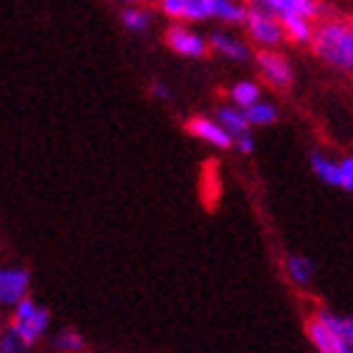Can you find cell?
Returning a JSON list of instances; mask_svg holds the SVG:
<instances>
[{"instance_id":"3","label":"cell","mask_w":353,"mask_h":353,"mask_svg":"<svg viewBox=\"0 0 353 353\" xmlns=\"http://www.w3.org/2000/svg\"><path fill=\"white\" fill-rule=\"evenodd\" d=\"M51 325H53L51 310L46 308L43 303H38L33 295L23 298L18 305H13L10 316H8V328L13 333H18L33 348L51 336Z\"/></svg>"},{"instance_id":"6","label":"cell","mask_w":353,"mask_h":353,"mask_svg":"<svg viewBox=\"0 0 353 353\" xmlns=\"http://www.w3.org/2000/svg\"><path fill=\"white\" fill-rule=\"evenodd\" d=\"M252 61H255L260 79L268 86L278 88V91H285V88L293 86L295 81L293 63H290V59L280 48H258V51L252 53Z\"/></svg>"},{"instance_id":"5","label":"cell","mask_w":353,"mask_h":353,"mask_svg":"<svg viewBox=\"0 0 353 353\" xmlns=\"http://www.w3.org/2000/svg\"><path fill=\"white\" fill-rule=\"evenodd\" d=\"M164 46L170 48L174 56L179 59H190V61H202L210 56V41H207L205 33L190 28L187 23H172L164 28Z\"/></svg>"},{"instance_id":"1","label":"cell","mask_w":353,"mask_h":353,"mask_svg":"<svg viewBox=\"0 0 353 353\" xmlns=\"http://www.w3.org/2000/svg\"><path fill=\"white\" fill-rule=\"evenodd\" d=\"M310 48L325 66L353 74V26L346 18L325 15L316 23Z\"/></svg>"},{"instance_id":"11","label":"cell","mask_w":353,"mask_h":353,"mask_svg":"<svg viewBox=\"0 0 353 353\" xmlns=\"http://www.w3.org/2000/svg\"><path fill=\"white\" fill-rule=\"evenodd\" d=\"M207 41H210V51L228 63H248L252 59L250 41L232 33L230 28H217L207 33Z\"/></svg>"},{"instance_id":"23","label":"cell","mask_w":353,"mask_h":353,"mask_svg":"<svg viewBox=\"0 0 353 353\" xmlns=\"http://www.w3.org/2000/svg\"><path fill=\"white\" fill-rule=\"evenodd\" d=\"M149 94L154 96L157 101H172V88L164 81H152L149 83Z\"/></svg>"},{"instance_id":"25","label":"cell","mask_w":353,"mask_h":353,"mask_svg":"<svg viewBox=\"0 0 353 353\" xmlns=\"http://www.w3.org/2000/svg\"><path fill=\"white\" fill-rule=\"evenodd\" d=\"M114 3H119V6H132V3H137V0H114Z\"/></svg>"},{"instance_id":"10","label":"cell","mask_w":353,"mask_h":353,"mask_svg":"<svg viewBox=\"0 0 353 353\" xmlns=\"http://www.w3.org/2000/svg\"><path fill=\"white\" fill-rule=\"evenodd\" d=\"M184 132L190 134L192 139L202 141V144L217 149V152L235 149V141L225 132V126L214 117H207V114H192V117L184 121Z\"/></svg>"},{"instance_id":"21","label":"cell","mask_w":353,"mask_h":353,"mask_svg":"<svg viewBox=\"0 0 353 353\" xmlns=\"http://www.w3.org/2000/svg\"><path fill=\"white\" fill-rule=\"evenodd\" d=\"M0 353H33V346L13 333L10 328H6V333L0 336Z\"/></svg>"},{"instance_id":"19","label":"cell","mask_w":353,"mask_h":353,"mask_svg":"<svg viewBox=\"0 0 353 353\" xmlns=\"http://www.w3.org/2000/svg\"><path fill=\"white\" fill-rule=\"evenodd\" d=\"M245 13H248V3L243 0H214V18L212 21L222 26H243Z\"/></svg>"},{"instance_id":"26","label":"cell","mask_w":353,"mask_h":353,"mask_svg":"<svg viewBox=\"0 0 353 353\" xmlns=\"http://www.w3.org/2000/svg\"><path fill=\"white\" fill-rule=\"evenodd\" d=\"M348 21H351V23H353V8H351V15H348Z\"/></svg>"},{"instance_id":"15","label":"cell","mask_w":353,"mask_h":353,"mask_svg":"<svg viewBox=\"0 0 353 353\" xmlns=\"http://www.w3.org/2000/svg\"><path fill=\"white\" fill-rule=\"evenodd\" d=\"M48 348L51 353H86L88 351V341L79 328L74 325H66V328H59L56 333L48 336Z\"/></svg>"},{"instance_id":"22","label":"cell","mask_w":353,"mask_h":353,"mask_svg":"<svg viewBox=\"0 0 353 353\" xmlns=\"http://www.w3.org/2000/svg\"><path fill=\"white\" fill-rule=\"evenodd\" d=\"M341 162V190H346L353 194V154L339 159Z\"/></svg>"},{"instance_id":"27","label":"cell","mask_w":353,"mask_h":353,"mask_svg":"<svg viewBox=\"0 0 353 353\" xmlns=\"http://www.w3.org/2000/svg\"><path fill=\"white\" fill-rule=\"evenodd\" d=\"M137 3H152V0H137Z\"/></svg>"},{"instance_id":"9","label":"cell","mask_w":353,"mask_h":353,"mask_svg":"<svg viewBox=\"0 0 353 353\" xmlns=\"http://www.w3.org/2000/svg\"><path fill=\"white\" fill-rule=\"evenodd\" d=\"M159 13L172 23H210L214 18V0H154Z\"/></svg>"},{"instance_id":"18","label":"cell","mask_w":353,"mask_h":353,"mask_svg":"<svg viewBox=\"0 0 353 353\" xmlns=\"http://www.w3.org/2000/svg\"><path fill=\"white\" fill-rule=\"evenodd\" d=\"M228 99L230 103H235L240 109H248V106H252L255 101L263 99V86L255 79H240V81H235L230 86Z\"/></svg>"},{"instance_id":"4","label":"cell","mask_w":353,"mask_h":353,"mask_svg":"<svg viewBox=\"0 0 353 353\" xmlns=\"http://www.w3.org/2000/svg\"><path fill=\"white\" fill-rule=\"evenodd\" d=\"M243 28L248 41L255 48H280L283 43H288L283 21L275 13H270V10L255 6V3H248Z\"/></svg>"},{"instance_id":"28","label":"cell","mask_w":353,"mask_h":353,"mask_svg":"<svg viewBox=\"0 0 353 353\" xmlns=\"http://www.w3.org/2000/svg\"><path fill=\"white\" fill-rule=\"evenodd\" d=\"M316 353H325V351H316Z\"/></svg>"},{"instance_id":"24","label":"cell","mask_w":353,"mask_h":353,"mask_svg":"<svg viewBox=\"0 0 353 353\" xmlns=\"http://www.w3.org/2000/svg\"><path fill=\"white\" fill-rule=\"evenodd\" d=\"M6 328H8V318H3V316H0V336H3V333H6Z\"/></svg>"},{"instance_id":"2","label":"cell","mask_w":353,"mask_h":353,"mask_svg":"<svg viewBox=\"0 0 353 353\" xmlns=\"http://www.w3.org/2000/svg\"><path fill=\"white\" fill-rule=\"evenodd\" d=\"M305 336L316 351L353 353V318L321 308L305 321Z\"/></svg>"},{"instance_id":"12","label":"cell","mask_w":353,"mask_h":353,"mask_svg":"<svg viewBox=\"0 0 353 353\" xmlns=\"http://www.w3.org/2000/svg\"><path fill=\"white\" fill-rule=\"evenodd\" d=\"M255 6L265 8L275 13L278 18H288V15H305L313 21H321L328 15V8L321 0H250Z\"/></svg>"},{"instance_id":"17","label":"cell","mask_w":353,"mask_h":353,"mask_svg":"<svg viewBox=\"0 0 353 353\" xmlns=\"http://www.w3.org/2000/svg\"><path fill=\"white\" fill-rule=\"evenodd\" d=\"M308 162H310L313 174H316L321 182L328 184V187H339L341 190V162L339 159H331V157L323 154V152H310Z\"/></svg>"},{"instance_id":"16","label":"cell","mask_w":353,"mask_h":353,"mask_svg":"<svg viewBox=\"0 0 353 353\" xmlns=\"http://www.w3.org/2000/svg\"><path fill=\"white\" fill-rule=\"evenodd\" d=\"M280 21H283V28H285L288 43L310 46V41H313V30H316L318 21L305 18V15H288V18H280Z\"/></svg>"},{"instance_id":"14","label":"cell","mask_w":353,"mask_h":353,"mask_svg":"<svg viewBox=\"0 0 353 353\" xmlns=\"http://www.w3.org/2000/svg\"><path fill=\"white\" fill-rule=\"evenodd\" d=\"M119 21H121L126 33H132V36H147L149 30L154 28V13L144 3L124 6L119 10Z\"/></svg>"},{"instance_id":"20","label":"cell","mask_w":353,"mask_h":353,"mask_svg":"<svg viewBox=\"0 0 353 353\" xmlns=\"http://www.w3.org/2000/svg\"><path fill=\"white\" fill-rule=\"evenodd\" d=\"M245 117H248V121H250V126L255 129V126H270L278 121V106L272 101H265V99H260V101H255L252 106H248L245 109Z\"/></svg>"},{"instance_id":"13","label":"cell","mask_w":353,"mask_h":353,"mask_svg":"<svg viewBox=\"0 0 353 353\" xmlns=\"http://www.w3.org/2000/svg\"><path fill=\"white\" fill-rule=\"evenodd\" d=\"M283 270H285V278L290 280V285L295 288H310L313 280H316V263L308 258V255H301V252H290L283 260Z\"/></svg>"},{"instance_id":"8","label":"cell","mask_w":353,"mask_h":353,"mask_svg":"<svg viewBox=\"0 0 353 353\" xmlns=\"http://www.w3.org/2000/svg\"><path fill=\"white\" fill-rule=\"evenodd\" d=\"M214 119L225 126V132L232 137L235 141V149L240 154H252V149H255V137H252V126L245 117V109L235 106V103H220L217 109H214Z\"/></svg>"},{"instance_id":"7","label":"cell","mask_w":353,"mask_h":353,"mask_svg":"<svg viewBox=\"0 0 353 353\" xmlns=\"http://www.w3.org/2000/svg\"><path fill=\"white\" fill-rule=\"evenodd\" d=\"M30 285H33V275L26 265H0V310H10L23 298H28Z\"/></svg>"}]
</instances>
